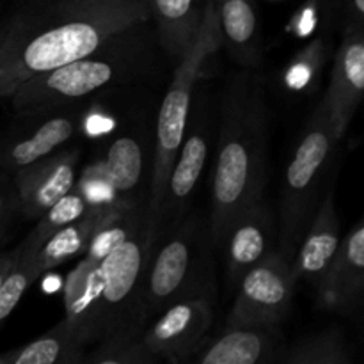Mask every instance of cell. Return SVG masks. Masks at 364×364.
Wrapping results in <instances>:
<instances>
[{
	"instance_id": "6da1fadb",
	"label": "cell",
	"mask_w": 364,
	"mask_h": 364,
	"mask_svg": "<svg viewBox=\"0 0 364 364\" xmlns=\"http://www.w3.org/2000/svg\"><path fill=\"white\" fill-rule=\"evenodd\" d=\"M149 21L146 0H38L7 18L0 98L28 78L96 52Z\"/></svg>"
},
{
	"instance_id": "7a4b0ae2",
	"label": "cell",
	"mask_w": 364,
	"mask_h": 364,
	"mask_svg": "<svg viewBox=\"0 0 364 364\" xmlns=\"http://www.w3.org/2000/svg\"><path fill=\"white\" fill-rule=\"evenodd\" d=\"M267 142L269 112L263 82L255 70H242L228 82L220 112L210 215V238L217 247L223 245L235 217L263 198Z\"/></svg>"
},
{
	"instance_id": "3957f363",
	"label": "cell",
	"mask_w": 364,
	"mask_h": 364,
	"mask_svg": "<svg viewBox=\"0 0 364 364\" xmlns=\"http://www.w3.org/2000/svg\"><path fill=\"white\" fill-rule=\"evenodd\" d=\"M156 237L142 220L100 265L78 262L64 283V318L87 347L114 331L144 323L142 279Z\"/></svg>"
},
{
	"instance_id": "277c9868",
	"label": "cell",
	"mask_w": 364,
	"mask_h": 364,
	"mask_svg": "<svg viewBox=\"0 0 364 364\" xmlns=\"http://www.w3.org/2000/svg\"><path fill=\"white\" fill-rule=\"evenodd\" d=\"M220 46H223V39H220L215 0H206L198 38H196L194 45L188 48V52L181 59H178L173 82L164 96L159 117H156L155 153H153L151 180H149V203L146 206L149 231L155 237L159 235L156 220H159L167 176H169L171 166L180 149L188 119H191L192 96H194L196 85H198V80L201 78L208 60L219 52Z\"/></svg>"
},
{
	"instance_id": "5b68a950",
	"label": "cell",
	"mask_w": 364,
	"mask_h": 364,
	"mask_svg": "<svg viewBox=\"0 0 364 364\" xmlns=\"http://www.w3.org/2000/svg\"><path fill=\"white\" fill-rule=\"evenodd\" d=\"M340 141L326 109L318 103L306 121L284 171L277 251L290 263L326 192V181L333 180L331 169Z\"/></svg>"
},
{
	"instance_id": "8992f818",
	"label": "cell",
	"mask_w": 364,
	"mask_h": 364,
	"mask_svg": "<svg viewBox=\"0 0 364 364\" xmlns=\"http://www.w3.org/2000/svg\"><path fill=\"white\" fill-rule=\"evenodd\" d=\"M116 41L80 59L36 75L18 85L9 96L18 116L57 110L128 75L132 60L114 48Z\"/></svg>"
},
{
	"instance_id": "52a82bcc",
	"label": "cell",
	"mask_w": 364,
	"mask_h": 364,
	"mask_svg": "<svg viewBox=\"0 0 364 364\" xmlns=\"http://www.w3.org/2000/svg\"><path fill=\"white\" fill-rule=\"evenodd\" d=\"M208 291L196 220L178 228L155 252L142 279L141 308L146 322L180 299Z\"/></svg>"
},
{
	"instance_id": "ba28073f",
	"label": "cell",
	"mask_w": 364,
	"mask_h": 364,
	"mask_svg": "<svg viewBox=\"0 0 364 364\" xmlns=\"http://www.w3.org/2000/svg\"><path fill=\"white\" fill-rule=\"evenodd\" d=\"M297 281L291 263L272 249L238 281L226 327L279 326L291 309Z\"/></svg>"
},
{
	"instance_id": "9c48e42d",
	"label": "cell",
	"mask_w": 364,
	"mask_h": 364,
	"mask_svg": "<svg viewBox=\"0 0 364 364\" xmlns=\"http://www.w3.org/2000/svg\"><path fill=\"white\" fill-rule=\"evenodd\" d=\"M213 322L210 291L180 299L159 313L155 322L144 327L146 345L162 361H188L208 338Z\"/></svg>"
},
{
	"instance_id": "30bf717a",
	"label": "cell",
	"mask_w": 364,
	"mask_h": 364,
	"mask_svg": "<svg viewBox=\"0 0 364 364\" xmlns=\"http://www.w3.org/2000/svg\"><path fill=\"white\" fill-rule=\"evenodd\" d=\"M20 117V123L0 134V178H11L14 171L60 149L78 130V114L66 110Z\"/></svg>"
},
{
	"instance_id": "8fae6325",
	"label": "cell",
	"mask_w": 364,
	"mask_h": 364,
	"mask_svg": "<svg viewBox=\"0 0 364 364\" xmlns=\"http://www.w3.org/2000/svg\"><path fill=\"white\" fill-rule=\"evenodd\" d=\"M77 149H57L11 174L16 212L25 219L38 220L57 199L71 191L77 181Z\"/></svg>"
},
{
	"instance_id": "7c38bea8",
	"label": "cell",
	"mask_w": 364,
	"mask_h": 364,
	"mask_svg": "<svg viewBox=\"0 0 364 364\" xmlns=\"http://www.w3.org/2000/svg\"><path fill=\"white\" fill-rule=\"evenodd\" d=\"M364 89V28L363 25H345L343 38L333 59L329 87L322 107L340 139L345 137Z\"/></svg>"
},
{
	"instance_id": "4fadbf2b",
	"label": "cell",
	"mask_w": 364,
	"mask_h": 364,
	"mask_svg": "<svg viewBox=\"0 0 364 364\" xmlns=\"http://www.w3.org/2000/svg\"><path fill=\"white\" fill-rule=\"evenodd\" d=\"M210 153V128L201 117L188 119L183 141L171 166L160 205L156 228L169 220H178L187 208L192 192L198 187Z\"/></svg>"
},
{
	"instance_id": "5bb4252c",
	"label": "cell",
	"mask_w": 364,
	"mask_h": 364,
	"mask_svg": "<svg viewBox=\"0 0 364 364\" xmlns=\"http://www.w3.org/2000/svg\"><path fill=\"white\" fill-rule=\"evenodd\" d=\"M320 304L338 313H350L361 304L364 288V224L355 223L316 284Z\"/></svg>"
},
{
	"instance_id": "9a60e30c",
	"label": "cell",
	"mask_w": 364,
	"mask_h": 364,
	"mask_svg": "<svg viewBox=\"0 0 364 364\" xmlns=\"http://www.w3.org/2000/svg\"><path fill=\"white\" fill-rule=\"evenodd\" d=\"M274 242V223L263 198L238 213L228 228L220 247L226 251V276L237 287L249 269L262 262Z\"/></svg>"
},
{
	"instance_id": "2e32d148",
	"label": "cell",
	"mask_w": 364,
	"mask_h": 364,
	"mask_svg": "<svg viewBox=\"0 0 364 364\" xmlns=\"http://www.w3.org/2000/svg\"><path fill=\"white\" fill-rule=\"evenodd\" d=\"M340 217L336 210L334 181L327 183L326 192L320 199L316 212L299 244L297 252L291 259V267L297 279H304L313 287L320 283L329 269L338 247H340Z\"/></svg>"
},
{
	"instance_id": "e0dca14e",
	"label": "cell",
	"mask_w": 364,
	"mask_h": 364,
	"mask_svg": "<svg viewBox=\"0 0 364 364\" xmlns=\"http://www.w3.org/2000/svg\"><path fill=\"white\" fill-rule=\"evenodd\" d=\"M283 340L274 327H226L219 338L205 341L188 361L201 364L276 363Z\"/></svg>"
},
{
	"instance_id": "ac0fdd59",
	"label": "cell",
	"mask_w": 364,
	"mask_h": 364,
	"mask_svg": "<svg viewBox=\"0 0 364 364\" xmlns=\"http://www.w3.org/2000/svg\"><path fill=\"white\" fill-rule=\"evenodd\" d=\"M220 39L242 70H256L263 60L262 34L252 0H215Z\"/></svg>"
},
{
	"instance_id": "d6986e66",
	"label": "cell",
	"mask_w": 364,
	"mask_h": 364,
	"mask_svg": "<svg viewBox=\"0 0 364 364\" xmlns=\"http://www.w3.org/2000/svg\"><path fill=\"white\" fill-rule=\"evenodd\" d=\"M128 198L116 199L110 203H96V205L89 206L87 212L82 217L75 219L73 223L66 224L60 228L59 231L52 235L45 244L39 247L38 255H36V262H38L39 270L45 274L46 270L55 269V267L63 265V263L70 262L71 258L78 255H84L87 249L89 242H91L92 235L96 233L100 226L127 201Z\"/></svg>"
},
{
	"instance_id": "ffe728a7",
	"label": "cell",
	"mask_w": 364,
	"mask_h": 364,
	"mask_svg": "<svg viewBox=\"0 0 364 364\" xmlns=\"http://www.w3.org/2000/svg\"><path fill=\"white\" fill-rule=\"evenodd\" d=\"M149 18L156 21L160 41L174 59H181L194 45L201 28L206 0H146Z\"/></svg>"
},
{
	"instance_id": "44dd1931",
	"label": "cell",
	"mask_w": 364,
	"mask_h": 364,
	"mask_svg": "<svg viewBox=\"0 0 364 364\" xmlns=\"http://www.w3.org/2000/svg\"><path fill=\"white\" fill-rule=\"evenodd\" d=\"M85 343L66 318L48 333L0 354V364H84Z\"/></svg>"
},
{
	"instance_id": "7402d4cb",
	"label": "cell",
	"mask_w": 364,
	"mask_h": 364,
	"mask_svg": "<svg viewBox=\"0 0 364 364\" xmlns=\"http://www.w3.org/2000/svg\"><path fill=\"white\" fill-rule=\"evenodd\" d=\"M144 323L123 327L96 341V347L84 355V364H156L162 359L146 345Z\"/></svg>"
},
{
	"instance_id": "603a6c76",
	"label": "cell",
	"mask_w": 364,
	"mask_h": 364,
	"mask_svg": "<svg viewBox=\"0 0 364 364\" xmlns=\"http://www.w3.org/2000/svg\"><path fill=\"white\" fill-rule=\"evenodd\" d=\"M281 364H350L352 355L345 343L341 329L331 327L322 333L309 334L295 341L291 347H283L277 355Z\"/></svg>"
},
{
	"instance_id": "cb8c5ba5",
	"label": "cell",
	"mask_w": 364,
	"mask_h": 364,
	"mask_svg": "<svg viewBox=\"0 0 364 364\" xmlns=\"http://www.w3.org/2000/svg\"><path fill=\"white\" fill-rule=\"evenodd\" d=\"M103 166L107 183L116 198H127L141 181L142 149L137 139L124 135L110 144Z\"/></svg>"
},
{
	"instance_id": "d4e9b609",
	"label": "cell",
	"mask_w": 364,
	"mask_h": 364,
	"mask_svg": "<svg viewBox=\"0 0 364 364\" xmlns=\"http://www.w3.org/2000/svg\"><path fill=\"white\" fill-rule=\"evenodd\" d=\"M38 251L39 247L31 244L27 238L16 247L14 263L0 283V326L20 304L21 297L27 294L28 288L43 276L36 262Z\"/></svg>"
},
{
	"instance_id": "484cf974",
	"label": "cell",
	"mask_w": 364,
	"mask_h": 364,
	"mask_svg": "<svg viewBox=\"0 0 364 364\" xmlns=\"http://www.w3.org/2000/svg\"><path fill=\"white\" fill-rule=\"evenodd\" d=\"M89 206H91V203H89L87 196L82 191L78 181H75L71 191L68 192V194H64L60 199H57V201L39 217L34 230L27 235V240L31 242V244H34L36 247H41L55 231H59L60 228H64L66 224L73 223L75 219L84 215L89 210Z\"/></svg>"
},
{
	"instance_id": "4316f807",
	"label": "cell",
	"mask_w": 364,
	"mask_h": 364,
	"mask_svg": "<svg viewBox=\"0 0 364 364\" xmlns=\"http://www.w3.org/2000/svg\"><path fill=\"white\" fill-rule=\"evenodd\" d=\"M329 41L323 36L311 39L284 70V85L290 91L304 92L309 91L318 82L326 60L329 57Z\"/></svg>"
},
{
	"instance_id": "83f0119b",
	"label": "cell",
	"mask_w": 364,
	"mask_h": 364,
	"mask_svg": "<svg viewBox=\"0 0 364 364\" xmlns=\"http://www.w3.org/2000/svg\"><path fill=\"white\" fill-rule=\"evenodd\" d=\"M14 213L18 212L13 185H11L9 178H0V240H2Z\"/></svg>"
},
{
	"instance_id": "f1b7e54d",
	"label": "cell",
	"mask_w": 364,
	"mask_h": 364,
	"mask_svg": "<svg viewBox=\"0 0 364 364\" xmlns=\"http://www.w3.org/2000/svg\"><path fill=\"white\" fill-rule=\"evenodd\" d=\"M345 13V25L364 23V0H341Z\"/></svg>"
},
{
	"instance_id": "f546056e",
	"label": "cell",
	"mask_w": 364,
	"mask_h": 364,
	"mask_svg": "<svg viewBox=\"0 0 364 364\" xmlns=\"http://www.w3.org/2000/svg\"><path fill=\"white\" fill-rule=\"evenodd\" d=\"M14 258H16V249L9 252H0V283L4 281L6 274L9 272L11 265L14 263Z\"/></svg>"
},
{
	"instance_id": "4dcf8cb0",
	"label": "cell",
	"mask_w": 364,
	"mask_h": 364,
	"mask_svg": "<svg viewBox=\"0 0 364 364\" xmlns=\"http://www.w3.org/2000/svg\"><path fill=\"white\" fill-rule=\"evenodd\" d=\"M6 31H7V18H0V41H2Z\"/></svg>"
},
{
	"instance_id": "1f68e13d",
	"label": "cell",
	"mask_w": 364,
	"mask_h": 364,
	"mask_svg": "<svg viewBox=\"0 0 364 364\" xmlns=\"http://www.w3.org/2000/svg\"><path fill=\"white\" fill-rule=\"evenodd\" d=\"M272 2H277V0H272Z\"/></svg>"
}]
</instances>
